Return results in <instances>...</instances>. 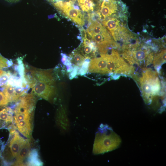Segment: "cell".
I'll return each instance as SVG.
<instances>
[{
	"label": "cell",
	"mask_w": 166,
	"mask_h": 166,
	"mask_svg": "<svg viewBox=\"0 0 166 166\" xmlns=\"http://www.w3.org/2000/svg\"><path fill=\"white\" fill-rule=\"evenodd\" d=\"M8 1L11 2H14L18 1L19 0H7Z\"/></svg>",
	"instance_id": "cell-20"
},
{
	"label": "cell",
	"mask_w": 166,
	"mask_h": 166,
	"mask_svg": "<svg viewBox=\"0 0 166 166\" xmlns=\"http://www.w3.org/2000/svg\"><path fill=\"white\" fill-rule=\"evenodd\" d=\"M101 74L115 73L128 75L132 68L120 56L118 53L112 49L110 54H104L99 63Z\"/></svg>",
	"instance_id": "cell-4"
},
{
	"label": "cell",
	"mask_w": 166,
	"mask_h": 166,
	"mask_svg": "<svg viewBox=\"0 0 166 166\" xmlns=\"http://www.w3.org/2000/svg\"><path fill=\"white\" fill-rule=\"evenodd\" d=\"M140 88L143 99L148 105L152 104L161 89L157 73L150 69L145 71L140 79Z\"/></svg>",
	"instance_id": "cell-5"
},
{
	"label": "cell",
	"mask_w": 166,
	"mask_h": 166,
	"mask_svg": "<svg viewBox=\"0 0 166 166\" xmlns=\"http://www.w3.org/2000/svg\"></svg>",
	"instance_id": "cell-22"
},
{
	"label": "cell",
	"mask_w": 166,
	"mask_h": 166,
	"mask_svg": "<svg viewBox=\"0 0 166 166\" xmlns=\"http://www.w3.org/2000/svg\"><path fill=\"white\" fill-rule=\"evenodd\" d=\"M166 61V50H164L155 56L153 64L155 66H159L164 63Z\"/></svg>",
	"instance_id": "cell-17"
},
{
	"label": "cell",
	"mask_w": 166,
	"mask_h": 166,
	"mask_svg": "<svg viewBox=\"0 0 166 166\" xmlns=\"http://www.w3.org/2000/svg\"><path fill=\"white\" fill-rule=\"evenodd\" d=\"M12 64L11 61L4 57L0 54V70L9 67Z\"/></svg>",
	"instance_id": "cell-18"
},
{
	"label": "cell",
	"mask_w": 166,
	"mask_h": 166,
	"mask_svg": "<svg viewBox=\"0 0 166 166\" xmlns=\"http://www.w3.org/2000/svg\"><path fill=\"white\" fill-rule=\"evenodd\" d=\"M83 37L82 42L74 51L82 55L85 59H90L95 55L97 46L92 39L88 38L86 32L82 30Z\"/></svg>",
	"instance_id": "cell-7"
},
{
	"label": "cell",
	"mask_w": 166,
	"mask_h": 166,
	"mask_svg": "<svg viewBox=\"0 0 166 166\" xmlns=\"http://www.w3.org/2000/svg\"><path fill=\"white\" fill-rule=\"evenodd\" d=\"M132 56L126 57L127 59L129 61L132 62L133 61H141L144 60L146 57L147 55V52L144 50H139L134 51L131 54Z\"/></svg>",
	"instance_id": "cell-14"
},
{
	"label": "cell",
	"mask_w": 166,
	"mask_h": 166,
	"mask_svg": "<svg viewBox=\"0 0 166 166\" xmlns=\"http://www.w3.org/2000/svg\"><path fill=\"white\" fill-rule=\"evenodd\" d=\"M103 25L112 35L119 26L118 21L115 18H109L103 21Z\"/></svg>",
	"instance_id": "cell-12"
},
{
	"label": "cell",
	"mask_w": 166,
	"mask_h": 166,
	"mask_svg": "<svg viewBox=\"0 0 166 166\" xmlns=\"http://www.w3.org/2000/svg\"><path fill=\"white\" fill-rule=\"evenodd\" d=\"M2 91L9 102L18 100L15 91V88L7 84L2 86Z\"/></svg>",
	"instance_id": "cell-11"
},
{
	"label": "cell",
	"mask_w": 166,
	"mask_h": 166,
	"mask_svg": "<svg viewBox=\"0 0 166 166\" xmlns=\"http://www.w3.org/2000/svg\"><path fill=\"white\" fill-rule=\"evenodd\" d=\"M9 101L3 92L0 91V107L7 105Z\"/></svg>",
	"instance_id": "cell-19"
},
{
	"label": "cell",
	"mask_w": 166,
	"mask_h": 166,
	"mask_svg": "<svg viewBox=\"0 0 166 166\" xmlns=\"http://www.w3.org/2000/svg\"><path fill=\"white\" fill-rule=\"evenodd\" d=\"M19 99L14 110V121L19 132L28 138L30 136L32 131V113L35 100L28 94Z\"/></svg>",
	"instance_id": "cell-2"
},
{
	"label": "cell",
	"mask_w": 166,
	"mask_h": 166,
	"mask_svg": "<svg viewBox=\"0 0 166 166\" xmlns=\"http://www.w3.org/2000/svg\"><path fill=\"white\" fill-rule=\"evenodd\" d=\"M11 110L5 108L0 110V123L7 124L13 121V117Z\"/></svg>",
	"instance_id": "cell-13"
},
{
	"label": "cell",
	"mask_w": 166,
	"mask_h": 166,
	"mask_svg": "<svg viewBox=\"0 0 166 166\" xmlns=\"http://www.w3.org/2000/svg\"><path fill=\"white\" fill-rule=\"evenodd\" d=\"M49 1H53V2H58L59 1H61L62 0H49Z\"/></svg>",
	"instance_id": "cell-21"
},
{
	"label": "cell",
	"mask_w": 166,
	"mask_h": 166,
	"mask_svg": "<svg viewBox=\"0 0 166 166\" xmlns=\"http://www.w3.org/2000/svg\"><path fill=\"white\" fill-rule=\"evenodd\" d=\"M24 77L34 95L47 101L54 95L55 82L49 71L31 70Z\"/></svg>",
	"instance_id": "cell-1"
},
{
	"label": "cell",
	"mask_w": 166,
	"mask_h": 166,
	"mask_svg": "<svg viewBox=\"0 0 166 166\" xmlns=\"http://www.w3.org/2000/svg\"><path fill=\"white\" fill-rule=\"evenodd\" d=\"M53 5L61 14L77 25L83 26L85 25L84 15L80 10L74 8L73 2L59 1L54 3Z\"/></svg>",
	"instance_id": "cell-6"
},
{
	"label": "cell",
	"mask_w": 166,
	"mask_h": 166,
	"mask_svg": "<svg viewBox=\"0 0 166 166\" xmlns=\"http://www.w3.org/2000/svg\"><path fill=\"white\" fill-rule=\"evenodd\" d=\"M121 141L120 136L111 127L101 124L96 133L93 153L102 154L114 150L119 146Z\"/></svg>",
	"instance_id": "cell-3"
},
{
	"label": "cell",
	"mask_w": 166,
	"mask_h": 166,
	"mask_svg": "<svg viewBox=\"0 0 166 166\" xmlns=\"http://www.w3.org/2000/svg\"><path fill=\"white\" fill-rule=\"evenodd\" d=\"M30 144L29 141L24 140L17 157V163L18 164H21L23 161L28 156L30 152Z\"/></svg>",
	"instance_id": "cell-10"
},
{
	"label": "cell",
	"mask_w": 166,
	"mask_h": 166,
	"mask_svg": "<svg viewBox=\"0 0 166 166\" xmlns=\"http://www.w3.org/2000/svg\"><path fill=\"white\" fill-rule=\"evenodd\" d=\"M100 8L101 13L105 18L116 12L117 5L116 0H103Z\"/></svg>",
	"instance_id": "cell-8"
},
{
	"label": "cell",
	"mask_w": 166,
	"mask_h": 166,
	"mask_svg": "<svg viewBox=\"0 0 166 166\" xmlns=\"http://www.w3.org/2000/svg\"><path fill=\"white\" fill-rule=\"evenodd\" d=\"M71 62L77 66L83 65L85 60V58L79 53L73 51L69 55Z\"/></svg>",
	"instance_id": "cell-15"
},
{
	"label": "cell",
	"mask_w": 166,
	"mask_h": 166,
	"mask_svg": "<svg viewBox=\"0 0 166 166\" xmlns=\"http://www.w3.org/2000/svg\"><path fill=\"white\" fill-rule=\"evenodd\" d=\"M78 2L83 11L88 13L93 11L95 5L92 0H78Z\"/></svg>",
	"instance_id": "cell-16"
},
{
	"label": "cell",
	"mask_w": 166,
	"mask_h": 166,
	"mask_svg": "<svg viewBox=\"0 0 166 166\" xmlns=\"http://www.w3.org/2000/svg\"><path fill=\"white\" fill-rule=\"evenodd\" d=\"M24 139L16 132L11 139L10 144L11 153L14 157H17L21 145Z\"/></svg>",
	"instance_id": "cell-9"
}]
</instances>
